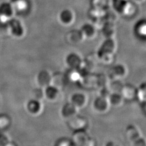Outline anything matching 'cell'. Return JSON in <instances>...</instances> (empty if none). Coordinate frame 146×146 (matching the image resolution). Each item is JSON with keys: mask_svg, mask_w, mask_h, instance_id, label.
Segmentation results:
<instances>
[{"mask_svg": "<svg viewBox=\"0 0 146 146\" xmlns=\"http://www.w3.org/2000/svg\"><path fill=\"white\" fill-rule=\"evenodd\" d=\"M33 99L36 100L38 101H42L44 99V89L38 87L37 88L35 89L33 91Z\"/></svg>", "mask_w": 146, "mask_h": 146, "instance_id": "cell-31", "label": "cell"}, {"mask_svg": "<svg viewBox=\"0 0 146 146\" xmlns=\"http://www.w3.org/2000/svg\"><path fill=\"white\" fill-rule=\"evenodd\" d=\"M9 31L11 34L15 37H21L25 34V29L21 21L15 18H11L7 22Z\"/></svg>", "mask_w": 146, "mask_h": 146, "instance_id": "cell-6", "label": "cell"}, {"mask_svg": "<svg viewBox=\"0 0 146 146\" xmlns=\"http://www.w3.org/2000/svg\"><path fill=\"white\" fill-rule=\"evenodd\" d=\"M68 127L73 131L86 129L88 125V121L83 116L78 115L67 121Z\"/></svg>", "mask_w": 146, "mask_h": 146, "instance_id": "cell-4", "label": "cell"}, {"mask_svg": "<svg viewBox=\"0 0 146 146\" xmlns=\"http://www.w3.org/2000/svg\"><path fill=\"white\" fill-rule=\"evenodd\" d=\"M116 49V43L113 38H107L98 52V57L100 61L106 64L113 62Z\"/></svg>", "mask_w": 146, "mask_h": 146, "instance_id": "cell-1", "label": "cell"}, {"mask_svg": "<svg viewBox=\"0 0 146 146\" xmlns=\"http://www.w3.org/2000/svg\"><path fill=\"white\" fill-rule=\"evenodd\" d=\"M78 110L70 102H67L64 104L61 110V115L63 119L67 120L78 115Z\"/></svg>", "mask_w": 146, "mask_h": 146, "instance_id": "cell-11", "label": "cell"}, {"mask_svg": "<svg viewBox=\"0 0 146 146\" xmlns=\"http://www.w3.org/2000/svg\"><path fill=\"white\" fill-rule=\"evenodd\" d=\"M60 90L50 85L44 89V99L50 102H55L60 97Z\"/></svg>", "mask_w": 146, "mask_h": 146, "instance_id": "cell-19", "label": "cell"}, {"mask_svg": "<svg viewBox=\"0 0 146 146\" xmlns=\"http://www.w3.org/2000/svg\"><path fill=\"white\" fill-rule=\"evenodd\" d=\"M110 82V79L108 78L107 75L104 74L98 75V88L108 86Z\"/></svg>", "mask_w": 146, "mask_h": 146, "instance_id": "cell-29", "label": "cell"}, {"mask_svg": "<svg viewBox=\"0 0 146 146\" xmlns=\"http://www.w3.org/2000/svg\"><path fill=\"white\" fill-rule=\"evenodd\" d=\"M93 8L106 9L107 8L108 0H91Z\"/></svg>", "mask_w": 146, "mask_h": 146, "instance_id": "cell-30", "label": "cell"}, {"mask_svg": "<svg viewBox=\"0 0 146 146\" xmlns=\"http://www.w3.org/2000/svg\"><path fill=\"white\" fill-rule=\"evenodd\" d=\"M82 73L78 69H70L65 74L68 82L73 83H78L81 78Z\"/></svg>", "mask_w": 146, "mask_h": 146, "instance_id": "cell-22", "label": "cell"}, {"mask_svg": "<svg viewBox=\"0 0 146 146\" xmlns=\"http://www.w3.org/2000/svg\"><path fill=\"white\" fill-rule=\"evenodd\" d=\"M78 84L82 88L87 90L98 88V75L91 72L82 73Z\"/></svg>", "mask_w": 146, "mask_h": 146, "instance_id": "cell-3", "label": "cell"}, {"mask_svg": "<svg viewBox=\"0 0 146 146\" xmlns=\"http://www.w3.org/2000/svg\"><path fill=\"white\" fill-rule=\"evenodd\" d=\"M136 99L140 102H145L146 101V85L145 83L141 84L137 88Z\"/></svg>", "mask_w": 146, "mask_h": 146, "instance_id": "cell-26", "label": "cell"}, {"mask_svg": "<svg viewBox=\"0 0 146 146\" xmlns=\"http://www.w3.org/2000/svg\"><path fill=\"white\" fill-rule=\"evenodd\" d=\"M137 88L131 84H124L120 94L125 100L132 101L136 97Z\"/></svg>", "mask_w": 146, "mask_h": 146, "instance_id": "cell-15", "label": "cell"}, {"mask_svg": "<svg viewBox=\"0 0 146 146\" xmlns=\"http://www.w3.org/2000/svg\"><path fill=\"white\" fill-rule=\"evenodd\" d=\"M123 85L121 80H115L110 81L108 87L111 93H120Z\"/></svg>", "mask_w": 146, "mask_h": 146, "instance_id": "cell-25", "label": "cell"}, {"mask_svg": "<svg viewBox=\"0 0 146 146\" xmlns=\"http://www.w3.org/2000/svg\"><path fill=\"white\" fill-rule=\"evenodd\" d=\"M90 137L86 129L74 131L71 141L76 146H84Z\"/></svg>", "mask_w": 146, "mask_h": 146, "instance_id": "cell-9", "label": "cell"}, {"mask_svg": "<svg viewBox=\"0 0 146 146\" xmlns=\"http://www.w3.org/2000/svg\"><path fill=\"white\" fill-rule=\"evenodd\" d=\"M84 146H96V142L93 137H90Z\"/></svg>", "mask_w": 146, "mask_h": 146, "instance_id": "cell-35", "label": "cell"}, {"mask_svg": "<svg viewBox=\"0 0 146 146\" xmlns=\"http://www.w3.org/2000/svg\"><path fill=\"white\" fill-rule=\"evenodd\" d=\"M27 109L31 115H38L43 110L42 101L35 99L31 100L27 104Z\"/></svg>", "mask_w": 146, "mask_h": 146, "instance_id": "cell-17", "label": "cell"}, {"mask_svg": "<svg viewBox=\"0 0 146 146\" xmlns=\"http://www.w3.org/2000/svg\"><path fill=\"white\" fill-rule=\"evenodd\" d=\"M99 89V96L104 97L106 98H108L109 97L110 94H111V92L108 87V86H106V87L100 88Z\"/></svg>", "mask_w": 146, "mask_h": 146, "instance_id": "cell-33", "label": "cell"}, {"mask_svg": "<svg viewBox=\"0 0 146 146\" xmlns=\"http://www.w3.org/2000/svg\"><path fill=\"white\" fill-rule=\"evenodd\" d=\"M130 143L131 146H146V140L143 137V136Z\"/></svg>", "mask_w": 146, "mask_h": 146, "instance_id": "cell-34", "label": "cell"}, {"mask_svg": "<svg viewBox=\"0 0 146 146\" xmlns=\"http://www.w3.org/2000/svg\"><path fill=\"white\" fill-rule=\"evenodd\" d=\"M94 110L100 114H106L111 107L108 98L99 96L94 100L93 103Z\"/></svg>", "mask_w": 146, "mask_h": 146, "instance_id": "cell-5", "label": "cell"}, {"mask_svg": "<svg viewBox=\"0 0 146 146\" xmlns=\"http://www.w3.org/2000/svg\"><path fill=\"white\" fill-rule=\"evenodd\" d=\"M127 73V69L123 65L117 64L110 69L107 75L110 81H111L115 80H121V78L125 77Z\"/></svg>", "mask_w": 146, "mask_h": 146, "instance_id": "cell-8", "label": "cell"}, {"mask_svg": "<svg viewBox=\"0 0 146 146\" xmlns=\"http://www.w3.org/2000/svg\"><path fill=\"white\" fill-rule=\"evenodd\" d=\"M144 0H133L134 2H136V3H141Z\"/></svg>", "mask_w": 146, "mask_h": 146, "instance_id": "cell-37", "label": "cell"}, {"mask_svg": "<svg viewBox=\"0 0 146 146\" xmlns=\"http://www.w3.org/2000/svg\"><path fill=\"white\" fill-rule=\"evenodd\" d=\"M15 15L10 2H2L0 3V21L7 22Z\"/></svg>", "mask_w": 146, "mask_h": 146, "instance_id": "cell-7", "label": "cell"}, {"mask_svg": "<svg viewBox=\"0 0 146 146\" xmlns=\"http://www.w3.org/2000/svg\"><path fill=\"white\" fill-rule=\"evenodd\" d=\"M68 82L65 74H63L62 73H56L52 75L50 85L58 89L59 90H61L66 87Z\"/></svg>", "mask_w": 146, "mask_h": 146, "instance_id": "cell-14", "label": "cell"}, {"mask_svg": "<svg viewBox=\"0 0 146 146\" xmlns=\"http://www.w3.org/2000/svg\"><path fill=\"white\" fill-rule=\"evenodd\" d=\"M105 146H121V145L118 143L117 142L114 141H110L107 142Z\"/></svg>", "mask_w": 146, "mask_h": 146, "instance_id": "cell-36", "label": "cell"}, {"mask_svg": "<svg viewBox=\"0 0 146 146\" xmlns=\"http://www.w3.org/2000/svg\"><path fill=\"white\" fill-rule=\"evenodd\" d=\"M102 31L104 36L107 38H113L115 34L114 23L105 22L102 26Z\"/></svg>", "mask_w": 146, "mask_h": 146, "instance_id": "cell-23", "label": "cell"}, {"mask_svg": "<svg viewBox=\"0 0 146 146\" xmlns=\"http://www.w3.org/2000/svg\"><path fill=\"white\" fill-rule=\"evenodd\" d=\"M52 75L47 70H42L37 76V82L39 87L44 89L51 84Z\"/></svg>", "mask_w": 146, "mask_h": 146, "instance_id": "cell-16", "label": "cell"}, {"mask_svg": "<svg viewBox=\"0 0 146 146\" xmlns=\"http://www.w3.org/2000/svg\"><path fill=\"white\" fill-rule=\"evenodd\" d=\"M125 135L127 139L130 143L142 137L139 128L134 125H129L125 128Z\"/></svg>", "mask_w": 146, "mask_h": 146, "instance_id": "cell-13", "label": "cell"}, {"mask_svg": "<svg viewBox=\"0 0 146 146\" xmlns=\"http://www.w3.org/2000/svg\"><path fill=\"white\" fill-rule=\"evenodd\" d=\"M69 38L71 40L73 41L72 42L73 43H78V42H81L83 41L84 39L83 35L81 33L80 31H72L70 32V33L68 35Z\"/></svg>", "mask_w": 146, "mask_h": 146, "instance_id": "cell-27", "label": "cell"}, {"mask_svg": "<svg viewBox=\"0 0 146 146\" xmlns=\"http://www.w3.org/2000/svg\"><path fill=\"white\" fill-rule=\"evenodd\" d=\"M72 141L66 137H61L59 139L55 144V146H70Z\"/></svg>", "mask_w": 146, "mask_h": 146, "instance_id": "cell-32", "label": "cell"}, {"mask_svg": "<svg viewBox=\"0 0 146 146\" xmlns=\"http://www.w3.org/2000/svg\"><path fill=\"white\" fill-rule=\"evenodd\" d=\"M60 20L64 25H72L75 20V15L73 11L69 9L63 11L60 15Z\"/></svg>", "mask_w": 146, "mask_h": 146, "instance_id": "cell-20", "label": "cell"}, {"mask_svg": "<svg viewBox=\"0 0 146 146\" xmlns=\"http://www.w3.org/2000/svg\"><path fill=\"white\" fill-rule=\"evenodd\" d=\"M70 146H76V145H75L74 144H73V143H72V144H71V145H70Z\"/></svg>", "mask_w": 146, "mask_h": 146, "instance_id": "cell-38", "label": "cell"}, {"mask_svg": "<svg viewBox=\"0 0 146 146\" xmlns=\"http://www.w3.org/2000/svg\"><path fill=\"white\" fill-rule=\"evenodd\" d=\"M84 61L75 54H72L69 55L67 59L66 63L68 67L70 69H78L81 71L83 65Z\"/></svg>", "mask_w": 146, "mask_h": 146, "instance_id": "cell-18", "label": "cell"}, {"mask_svg": "<svg viewBox=\"0 0 146 146\" xmlns=\"http://www.w3.org/2000/svg\"><path fill=\"white\" fill-rule=\"evenodd\" d=\"M135 31L139 36H145L146 34V21L145 20L139 21L136 25Z\"/></svg>", "mask_w": 146, "mask_h": 146, "instance_id": "cell-28", "label": "cell"}, {"mask_svg": "<svg viewBox=\"0 0 146 146\" xmlns=\"http://www.w3.org/2000/svg\"><path fill=\"white\" fill-rule=\"evenodd\" d=\"M80 31L84 39H90L93 38L96 34V29L95 27L89 24H86L82 27Z\"/></svg>", "mask_w": 146, "mask_h": 146, "instance_id": "cell-24", "label": "cell"}, {"mask_svg": "<svg viewBox=\"0 0 146 146\" xmlns=\"http://www.w3.org/2000/svg\"><path fill=\"white\" fill-rule=\"evenodd\" d=\"M70 102L80 110L83 109L87 106L88 98L86 94L81 92H77L71 96Z\"/></svg>", "mask_w": 146, "mask_h": 146, "instance_id": "cell-10", "label": "cell"}, {"mask_svg": "<svg viewBox=\"0 0 146 146\" xmlns=\"http://www.w3.org/2000/svg\"><path fill=\"white\" fill-rule=\"evenodd\" d=\"M108 100L110 107L114 108H119L121 107L125 101L121 94L117 93H111L108 98Z\"/></svg>", "mask_w": 146, "mask_h": 146, "instance_id": "cell-21", "label": "cell"}, {"mask_svg": "<svg viewBox=\"0 0 146 146\" xmlns=\"http://www.w3.org/2000/svg\"><path fill=\"white\" fill-rule=\"evenodd\" d=\"M15 14H23L28 11L30 3L28 0H11L9 1Z\"/></svg>", "mask_w": 146, "mask_h": 146, "instance_id": "cell-12", "label": "cell"}, {"mask_svg": "<svg viewBox=\"0 0 146 146\" xmlns=\"http://www.w3.org/2000/svg\"><path fill=\"white\" fill-rule=\"evenodd\" d=\"M115 10L123 15H133L135 11L134 5L128 0H113Z\"/></svg>", "mask_w": 146, "mask_h": 146, "instance_id": "cell-2", "label": "cell"}]
</instances>
